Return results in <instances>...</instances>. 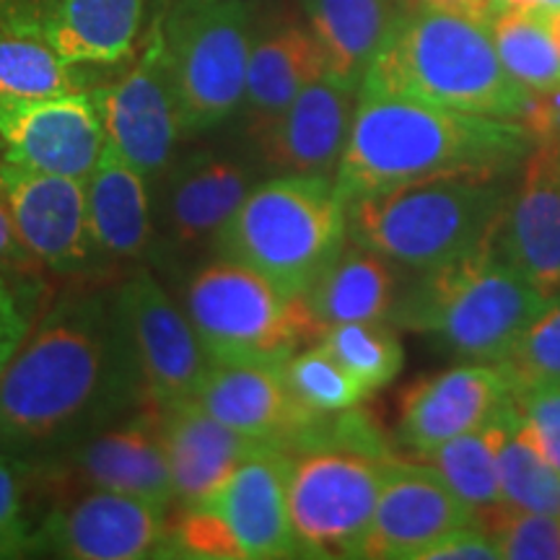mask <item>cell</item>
<instances>
[{"label":"cell","instance_id":"obj_45","mask_svg":"<svg viewBox=\"0 0 560 560\" xmlns=\"http://www.w3.org/2000/svg\"><path fill=\"white\" fill-rule=\"evenodd\" d=\"M537 13H540V19H542L545 30H548L550 39H552V45H556V47H558V52H560V9L537 11Z\"/></svg>","mask_w":560,"mask_h":560},{"label":"cell","instance_id":"obj_44","mask_svg":"<svg viewBox=\"0 0 560 560\" xmlns=\"http://www.w3.org/2000/svg\"><path fill=\"white\" fill-rule=\"evenodd\" d=\"M495 11L516 9V11H550L560 9V0H493Z\"/></svg>","mask_w":560,"mask_h":560},{"label":"cell","instance_id":"obj_22","mask_svg":"<svg viewBox=\"0 0 560 560\" xmlns=\"http://www.w3.org/2000/svg\"><path fill=\"white\" fill-rule=\"evenodd\" d=\"M495 247L545 296L560 293V145L535 143L522 164Z\"/></svg>","mask_w":560,"mask_h":560},{"label":"cell","instance_id":"obj_27","mask_svg":"<svg viewBox=\"0 0 560 560\" xmlns=\"http://www.w3.org/2000/svg\"><path fill=\"white\" fill-rule=\"evenodd\" d=\"M89 221L100 255L138 260L151 244L153 215L149 177L109 143L86 179Z\"/></svg>","mask_w":560,"mask_h":560},{"label":"cell","instance_id":"obj_46","mask_svg":"<svg viewBox=\"0 0 560 560\" xmlns=\"http://www.w3.org/2000/svg\"><path fill=\"white\" fill-rule=\"evenodd\" d=\"M397 5H400L402 11H412V9H418L420 0H397Z\"/></svg>","mask_w":560,"mask_h":560},{"label":"cell","instance_id":"obj_37","mask_svg":"<svg viewBox=\"0 0 560 560\" xmlns=\"http://www.w3.org/2000/svg\"><path fill=\"white\" fill-rule=\"evenodd\" d=\"M30 462L0 450V560L32 556L37 524L26 511V472Z\"/></svg>","mask_w":560,"mask_h":560},{"label":"cell","instance_id":"obj_36","mask_svg":"<svg viewBox=\"0 0 560 560\" xmlns=\"http://www.w3.org/2000/svg\"><path fill=\"white\" fill-rule=\"evenodd\" d=\"M509 560H560V516L499 506L480 514Z\"/></svg>","mask_w":560,"mask_h":560},{"label":"cell","instance_id":"obj_47","mask_svg":"<svg viewBox=\"0 0 560 560\" xmlns=\"http://www.w3.org/2000/svg\"><path fill=\"white\" fill-rule=\"evenodd\" d=\"M0 161H3V143H0Z\"/></svg>","mask_w":560,"mask_h":560},{"label":"cell","instance_id":"obj_32","mask_svg":"<svg viewBox=\"0 0 560 560\" xmlns=\"http://www.w3.org/2000/svg\"><path fill=\"white\" fill-rule=\"evenodd\" d=\"M490 34L503 66L524 89L548 91L560 86V52L552 45L540 13L516 9L495 11Z\"/></svg>","mask_w":560,"mask_h":560},{"label":"cell","instance_id":"obj_25","mask_svg":"<svg viewBox=\"0 0 560 560\" xmlns=\"http://www.w3.org/2000/svg\"><path fill=\"white\" fill-rule=\"evenodd\" d=\"M164 444L179 506L219 488L242 462L268 446L229 429L195 402L164 410Z\"/></svg>","mask_w":560,"mask_h":560},{"label":"cell","instance_id":"obj_38","mask_svg":"<svg viewBox=\"0 0 560 560\" xmlns=\"http://www.w3.org/2000/svg\"><path fill=\"white\" fill-rule=\"evenodd\" d=\"M514 402L545 459L560 470V384L520 392Z\"/></svg>","mask_w":560,"mask_h":560},{"label":"cell","instance_id":"obj_13","mask_svg":"<svg viewBox=\"0 0 560 560\" xmlns=\"http://www.w3.org/2000/svg\"><path fill=\"white\" fill-rule=\"evenodd\" d=\"M107 140L149 179L164 177L174 164L182 112L166 58L161 16L153 19L149 39L136 66L112 86L94 89Z\"/></svg>","mask_w":560,"mask_h":560},{"label":"cell","instance_id":"obj_24","mask_svg":"<svg viewBox=\"0 0 560 560\" xmlns=\"http://www.w3.org/2000/svg\"><path fill=\"white\" fill-rule=\"evenodd\" d=\"M327 75V60L310 24L283 19L255 32L244 89V115L252 132L270 125L310 83Z\"/></svg>","mask_w":560,"mask_h":560},{"label":"cell","instance_id":"obj_39","mask_svg":"<svg viewBox=\"0 0 560 560\" xmlns=\"http://www.w3.org/2000/svg\"><path fill=\"white\" fill-rule=\"evenodd\" d=\"M501 550L493 540L486 522L467 524V527L454 529L441 540L431 542L420 552L418 560H499Z\"/></svg>","mask_w":560,"mask_h":560},{"label":"cell","instance_id":"obj_12","mask_svg":"<svg viewBox=\"0 0 560 560\" xmlns=\"http://www.w3.org/2000/svg\"><path fill=\"white\" fill-rule=\"evenodd\" d=\"M45 472L66 493L115 490L174 506L164 410L143 405L117 423L47 454Z\"/></svg>","mask_w":560,"mask_h":560},{"label":"cell","instance_id":"obj_7","mask_svg":"<svg viewBox=\"0 0 560 560\" xmlns=\"http://www.w3.org/2000/svg\"><path fill=\"white\" fill-rule=\"evenodd\" d=\"M185 312L210 363H285L304 342L322 338L304 296L223 257L190 278Z\"/></svg>","mask_w":560,"mask_h":560},{"label":"cell","instance_id":"obj_41","mask_svg":"<svg viewBox=\"0 0 560 560\" xmlns=\"http://www.w3.org/2000/svg\"><path fill=\"white\" fill-rule=\"evenodd\" d=\"M522 125L535 143L560 145V86L548 91H532L529 107Z\"/></svg>","mask_w":560,"mask_h":560},{"label":"cell","instance_id":"obj_26","mask_svg":"<svg viewBox=\"0 0 560 560\" xmlns=\"http://www.w3.org/2000/svg\"><path fill=\"white\" fill-rule=\"evenodd\" d=\"M304 21L327 60V75L361 91L402 19L397 0H301Z\"/></svg>","mask_w":560,"mask_h":560},{"label":"cell","instance_id":"obj_1","mask_svg":"<svg viewBox=\"0 0 560 560\" xmlns=\"http://www.w3.org/2000/svg\"><path fill=\"white\" fill-rule=\"evenodd\" d=\"M143 405L120 291L68 289L0 374V450L47 457Z\"/></svg>","mask_w":560,"mask_h":560},{"label":"cell","instance_id":"obj_9","mask_svg":"<svg viewBox=\"0 0 560 560\" xmlns=\"http://www.w3.org/2000/svg\"><path fill=\"white\" fill-rule=\"evenodd\" d=\"M185 136L219 128L244 104L255 26L244 0H179L161 13Z\"/></svg>","mask_w":560,"mask_h":560},{"label":"cell","instance_id":"obj_21","mask_svg":"<svg viewBox=\"0 0 560 560\" xmlns=\"http://www.w3.org/2000/svg\"><path fill=\"white\" fill-rule=\"evenodd\" d=\"M359 91L332 75L310 83L270 125L255 132L260 156L278 174H338Z\"/></svg>","mask_w":560,"mask_h":560},{"label":"cell","instance_id":"obj_35","mask_svg":"<svg viewBox=\"0 0 560 560\" xmlns=\"http://www.w3.org/2000/svg\"><path fill=\"white\" fill-rule=\"evenodd\" d=\"M499 366L514 395L560 384V293L548 299L545 310L529 322Z\"/></svg>","mask_w":560,"mask_h":560},{"label":"cell","instance_id":"obj_30","mask_svg":"<svg viewBox=\"0 0 560 560\" xmlns=\"http://www.w3.org/2000/svg\"><path fill=\"white\" fill-rule=\"evenodd\" d=\"M499 475L503 506L560 516V470L545 459L516 402H511L509 429L499 450Z\"/></svg>","mask_w":560,"mask_h":560},{"label":"cell","instance_id":"obj_17","mask_svg":"<svg viewBox=\"0 0 560 560\" xmlns=\"http://www.w3.org/2000/svg\"><path fill=\"white\" fill-rule=\"evenodd\" d=\"M3 159L32 170L89 179L100 164L107 130L94 91L45 100L0 96Z\"/></svg>","mask_w":560,"mask_h":560},{"label":"cell","instance_id":"obj_34","mask_svg":"<svg viewBox=\"0 0 560 560\" xmlns=\"http://www.w3.org/2000/svg\"><path fill=\"white\" fill-rule=\"evenodd\" d=\"M293 397L314 412H342L359 408L369 392L322 342L301 348L283 363Z\"/></svg>","mask_w":560,"mask_h":560},{"label":"cell","instance_id":"obj_40","mask_svg":"<svg viewBox=\"0 0 560 560\" xmlns=\"http://www.w3.org/2000/svg\"><path fill=\"white\" fill-rule=\"evenodd\" d=\"M32 325V312L26 310L16 285L9 280V272L0 270V374H3V369L16 355V350L26 340Z\"/></svg>","mask_w":560,"mask_h":560},{"label":"cell","instance_id":"obj_4","mask_svg":"<svg viewBox=\"0 0 560 560\" xmlns=\"http://www.w3.org/2000/svg\"><path fill=\"white\" fill-rule=\"evenodd\" d=\"M548 299L493 242L462 260L416 270L392 325L433 335L465 363H501Z\"/></svg>","mask_w":560,"mask_h":560},{"label":"cell","instance_id":"obj_18","mask_svg":"<svg viewBox=\"0 0 560 560\" xmlns=\"http://www.w3.org/2000/svg\"><path fill=\"white\" fill-rule=\"evenodd\" d=\"M475 522L478 511L431 465L389 457L363 558L418 560L431 542Z\"/></svg>","mask_w":560,"mask_h":560},{"label":"cell","instance_id":"obj_15","mask_svg":"<svg viewBox=\"0 0 560 560\" xmlns=\"http://www.w3.org/2000/svg\"><path fill=\"white\" fill-rule=\"evenodd\" d=\"M192 402L229 429L289 454L317 446L332 416L293 397L283 363H210Z\"/></svg>","mask_w":560,"mask_h":560},{"label":"cell","instance_id":"obj_28","mask_svg":"<svg viewBox=\"0 0 560 560\" xmlns=\"http://www.w3.org/2000/svg\"><path fill=\"white\" fill-rule=\"evenodd\" d=\"M400 265L380 252L348 240L340 255L327 265L304 293L322 332L346 322H392L402 293Z\"/></svg>","mask_w":560,"mask_h":560},{"label":"cell","instance_id":"obj_14","mask_svg":"<svg viewBox=\"0 0 560 560\" xmlns=\"http://www.w3.org/2000/svg\"><path fill=\"white\" fill-rule=\"evenodd\" d=\"M117 291L143 376L145 402L159 410L192 402L210 369L192 319L145 268L130 272Z\"/></svg>","mask_w":560,"mask_h":560},{"label":"cell","instance_id":"obj_6","mask_svg":"<svg viewBox=\"0 0 560 560\" xmlns=\"http://www.w3.org/2000/svg\"><path fill=\"white\" fill-rule=\"evenodd\" d=\"M348 244V202L335 177L276 174L247 192L215 234V255L304 296Z\"/></svg>","mask_w":560,"mask_h":560},{"label":"cell","instance_id":"obj_43","mask_svg":"<svg viewBox=\"0 0 560 560\" xmlns=\"http://www.w3.org/2000/svg\"><path fill=\"white\" fill-rule=\"evenodd\" d=\"M420 5L444 11V13H454V16L480 21V24L486 26H490V21H493V13H495L493 0H420Z\"/></svg>","mask_w":560,"mask_h":560},{"label":"cell","instance_id":"obj_8","mask_svg":"<svg viewBox=\"0 0 560 560\" xmlns=\"http://www.w3.org/2000/svg\"><path fill=\"white\" fill-rule=\"evenodd\" d=\"M291 454L265 446L172 520L170 556L200 560L301 558L289 514Z\"/></svg>","mask_w":560,"mask_h":560},{"label":"cell","instance_id":"obj_10","mask_svg":"<svg viewBox=\"0 0 560 560\" xmlns=\"http://www.w3.org/2000/svg\"><path fill=\"white\" fill-rule=\"evenodd\" d=\"M389 457L314 446L291 454L289 514L304 558H363Z\"/></svg>","mask_w":560,"mask_h":560},{"label":"cell","instance_id":"obj_2","mask_svg":"<svg viewBox=\"0 0 560 560\" xmlns=\"http://www.w3.org/2000/svg\"><path fill=\"white\" fill-rule=\"evenodd\" d=\"M535 149L527 128L361 89L335 187L350 202L436 177L503 179Z\"/></svg>","mask_w":560,"mask_h":560},{"label":"cell","instance_id":"obj_42","mask_svg":"<svg viewBox=\"0 0 560 560\" xmlns=\"http://www.w3.org/2000/svg\"><path fill=\"white\" fill-rule=\"evenodd\" d=\"M37 260L26 244L21 242L16 223L5 200L0 198V270L3 272H32L37 268Z\"/></svg>","mask_w":560,"mask_h":560},{"label":"cell","instance_id":"obj_29","mask_svg":"<svg viewBox=\"0 0 560 560\" xmlns=\"http://www.w3.org/2000/svg\"><path fill=\"white\" fill-rule=\"evenodd\" d=\"M511 402L482 429L462 433V436L446 441L436 450L418 454V459L431 465L441 478L450 482L454 493L478 514H488V511L503 506L499 450L509 429Z\"/></svg>","mask_w":560,"mask_h":560},{"label":"cell","instance_id":"obj_3","mask_svg":"<svg viewBox=\"0 0 560 560\" xmlns=\"http://www.w3.org/2000/svg\"><path fill=\"white\" fill-rule=\"evenodd\" d=\"M361 89L520 125L532 100L503 66L490 26L425 5L402 13Z\"/></svg>","mask_w":560,"mask_h":560},{"label":"cell","instance_id":"obj_20","mask_svg":"<svg viewBox=\"0 0 560 560\" xmlns=\"http://www.w3.org/2000/svg\"><path fill=\"white\" fill-rule=\"evenodd\" d=\"M511 400L514 392L499 363H462L405 392L397 439L412 454H425L488 425Z\"/></svg>","mask_w":560,"mask_h":560},{"label":"cell","instance_id":"obj_23","mask_svg":"<svg viewBox=\"0 0 560 560\" xmlns=\"http://www.w3.org/2000/svg\"><path fill=\"white\" fill-rule=\"evenodd\" d=\"M164 219L172 242H213L255 187V172L240 159L195 151L166 170Z\"/></svg>","mask_w":560,"mask_h":560},{"label":"cell","instance_id":"obj_5","mask_svg":"<svg viewBox=\"0 0 560 560\" xmlns=\"http://www.w3.org/2000/svg\"><path fill=\"white\" fill-rule=\"evenodd\" d=\"M509 190L503 179L436 177L348 202V240L408 270L475 255L499 236Z\"/></svg>","mask_w":560,"mask_h":560},{"label":"cell","instance_id":"obj_33","mask_svg":"<svg viewBox=\"0 0 560 560\" xmlns=\"http://www.w3.org/2000/svg\"><path fill=\"white\" fill-rule=\"evenodd\" d=\"M359 380L366 392L387 387L402 371L405 348L392 322H346L332 325L317 340Z\"/></svg>","mask_w":560,"mask_h":560},{"label":"cell","instance_id":"obj_31","mask_svg":"<svg viewBox=\"0 0 560 560\" xmlns=\"http://www.w3.org/2000/svg\"><path fill=\"white\" fill-rule=\"evenodd\" d=\"M83 66L62 60L45 42L0 30V96L45 100L86 91Z\"/></svg>","mask_w":560,"mask_h":560},{"label":"cell","instance_id":"obj_11","mask_svg":"<svg viewBox=\"0 0 560 560\" xmlns=\"http://www.w3.org/2000/svg\"><path fill=\"white\" fill-rule=\"evenodd\" d=\"M172 545L170 509L115 490H79L42 516L32 556L68 560L166 558Z\"/></svg>","mask_w":560,"mask_h":560},{"label":"cell","instance_id":"obj_16","mask_svg":"<svg viewBox=\"0 0 560 560\" xmlns=\"http://www.w3.org/2000/svg\"><path fill=\"white\" fill-rule=\"evenodd\" d=\"M0 198L9 206L21 242L42 268L81 276L100 255L89 221L86 179L0 161Z\"/></svg>","mask_w":560,"mask_h":560},{"label":"cell","instance_id":"obj_19","mask_svg":"<svg viewBox=\"0 0 560 560\" xmlns=\"http://www.w3.org/2000/svg\"><path fill=\"white\" fill-rule=\"evenodd\" d=\"M149 0H3L0 30L30 34L73 66L128 58Z\"/></svg>","mask_w":560,"mask_h":560}]
</instances>
